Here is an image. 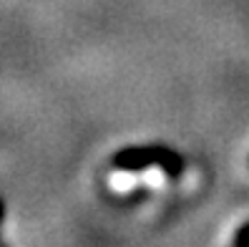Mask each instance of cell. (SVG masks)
<instances>
[{
  "label": "cell",
  "instance_id": "obj_3",
  "mask_svg": "<svg viewBox=\"0 0 249 247\" xmlns=\"http://www.w3.org/2000/svg\"><path fill=\"white\" fill-rule=\"evenodd\" d=\"M3 220H5V202L0 199V222H3ZM0 247H5V245H3V240H0Z\"/></svg>",
  "mask_w": 249,
  "mask_h": 247
},
{
  "label": "cell",
  "instance_id": "obj_1",
  "mask_svg": "<svg viewBox=\"0 0 249 247\" xmlns=\"http://www.w3.org/2000/svg\"><path fill=\"white\" fill-rule=\"evenodd\" d=\"M113 167L119 171H128V174L161 167L169 177H179L184 171V159L174 149H166L161 144H154V147H126L113 156Z\"/></svg>",
  "mask_w": 249,
  "mask_h": 247
},
{
  "label": "cell",
  "instance_id": "obj_2",
  "mask_svg": "<svg viewBox=\"0 0 249 247\" xmlns=\"http://www.w3.org/2000/svg\"><path fill=\"white\" fill-rule=\"evenodd\" d=\"M234 247H249V222L239 227V232L234 235Z\"/></svg>",
  "mask_w": 249,
  "mask_h": 247
}]
</instances>
